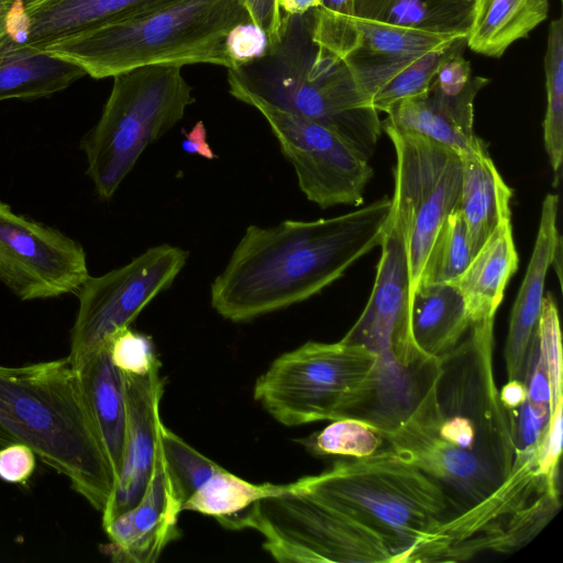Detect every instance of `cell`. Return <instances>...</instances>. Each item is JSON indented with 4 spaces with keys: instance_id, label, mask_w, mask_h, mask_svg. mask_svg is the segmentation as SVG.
I'll use <instances>...</instances> for the list:
<instances>
[{
    "instance_id": "obj_7",
    "label": "cell",
    "mask_w": 563,
    "mask_h": 563,
    "mask_svg": "<svg viewBox=\"0 0 563 563\" xmlns=\"http://www.w3.org/2000/svg\"><path fill=\"white\" fill-rule=\"evenodd\" d=\"M112 78L100 119L80 143L86 174L101 200L113 197L143 151L196 101L178 65H148Z\"/></svg>"
},
{
    "instance_id": "obj_8",
    "label": "cell",
    "mask_w": 563,
    "mask_h": 563,
    "mask_svg": "<svg viewBox=\"0 0 563 563\" xmlns=\"http://www.w3.org/2000/svg\"><path fill=\"white\" fill-rule=\"evenodd\" d=\"M376 363L364 345L310 341L273 361L254 398L288 427L352 418L369 396Z\"/></svg>"
},
{
    "instance_id": "obj_22",
    "label": "cell",
    "mask_w": 563,
    "mask_h": 563,
    "mask_svg": "<svg viewBox=\"0 0 563 563\" xmlns=\"http://www.w3.org/2000/svg\"><path fill=\"white\" fill-rule=\"evenodd\" d=\"M518 261L511 221L505 220L474 254L464 272L451 282L461 292L472 322L495 317Z\"/></svg>"
},
{
    "instance_id": "obj_25",
    "label": "cell",
    "mask_w": 563,
    "mask_h": 563,
    "mask_svg": "<svg viewBox=\"0 0 563 563\" xmlns=\"http://www.w3.org/2000/svg\"><path fill=\"white\" fill-rule=\"evenodd\" d=\"M85 75L74 63L23 46L9 31L0 35V101L48 97Z\"/></svg>"
},
{
    "instance_id": "obj_10",
    "label": "cell",
    "mask_w": 563,
    "mask_h": 563,
    "mask_svg": "<svg viewBox=\"0 0 563 563\" xmlns=\"http://www.w3.org/2000/svg\"><path fill=\"white\" fill-rule=\"evenodd\" d=\"M396 153L389 223L404 239L410 297L416 289L433 238L457 208L462 187V157L426 135L382 124Z\"/></svg>"
},
{
    "instance_id": "obj_40",
    "label": "cell",
    "mask_w": 563,
    "mask_h": 563,
    "mask_svg": "<svg viewBox=\"0 0 563 563\" xmlns=\"http://www.w3.org/2000/svg\"><path fill=\"white\" fill-rule=\"evenodd\" d=\"M499 397L505 409L522 405L527 399L525 383L518 379L508 380L499 391Z\"/></svg>"
},
{
    "instance_id": "obj_30",
    "label": "cell",
    "mask_w": 563,
    "mask_h": 563,
    "mask_svg": "<svg viewBox=\"0 0 563 563\" xmlns=\"http://www.w3.org/2000/svg\"><path fill=\"white\" fill-rule=\"evenodd\" d=\"M471 258L466 223L457 207L437 231L416 288L455 280L467 267Z\"/></svg>"
},
{
    "instance_id": "obj_42",
    "label": "cell",
    "mask_w": 563,
    "mask_h": 563,
    "mask_svg": "<svg viewBox=\"0 0 563 563\" xmlns=\"http://www.w3.org/2000/svg\"><path fill=\"white\" fill-rule=\"evenodd\" d=\"M283 14H302L319 5V0H278Z\"/></svg>"
},
{
    "instance_id": "obj_37",
    "label": "cell",
    "mask_w": 563,
    "mask_h": 563,
    "mask_svg": "<svg viewBox=\"0 0 563 563\" xmlns=\"http://www.w3.org/2000/svg\"><path fill=\"white\" fill-rule=\"evenodd\" d=\"M36 455L31 448L13 443L0 450V478L12 484H24L35 468Z\"/></svg>"
},
{
    "instance_id": "obj_4",
    "label": "cell",
    "mask_w": 563,
    "mask_h": 563,
    "mask_svg": "<svg viewBox=\"0 0 563 563\" xmlns=\"http://www.w3.org/2000/svg\"><path fill=\"white\" fill-rule=\"evenodd\" d=\"M22 443L101 511L115 478L68 357L0 365V450Z\"/></svg>"
},
{
    "instance_id": "obj_35",
    "label": "cell",
    "mask_w": 563,
    "mask_h": 563,
    "mask_svg": "<svg viewBox=\"0 0 563 563\" xmlns=\"http://www.w3.org/2000/svg\"><path fill=\"white\" fill-rule=\"evenodd\" d=\"M104 344L108 347L112 363L122 373H145L159 361L154 351L152 339L131 330L130 327H123L114 331Z\"/></svg>"
},
{
    "instance_id": "obj_24",
    "label": "cell",
    "mask_w": 563,
    "mask_h": 563,
    "mask_svg": "<svg viewBox=\"0 0 563 563\" xmlns=\"http://www.w3.org/2000/svg\"><path fill=\"white\" fill-rule=\"evenodd\" d=\"M462 157L459 208L466 223L472 257L493 231L510 220L512 190L504 181L487 146Z\"/></svg>"
},
{
    "instance_id": "obj_36",
    "label": "cell",
    "mask_w": 563,
    "mask_h": 563,
    "mask_svg": "<svg viewBox=\"0 0 563 563\" xmlns=\"http://www.w3.org/2000/svg\"><path fill=\"white\" fill-rule=\"evenodd\" d=\"M224 46L232 64L231 69H235L265 55L269 47V37L261 26L249 21L235 25L228 33Z\"/></svg>"
},
{
    "instance_id": "obj_32",
    "label": "cell",
    "mask_w": 563,
    "mask_h": 563,
    "mask_svg": "<svg viewBox=\"0 0 563 563\" xmlns=\"http://www.w3.org/2000/svg\"><path fill=\"white\" fill-rule=\"evenodd\" d=\"M384 439L371 423L357 418L333 420L302 444L318 455H341L361 459L378 452Z\"/></svg>"
},
{
    "instance_id": "obj_23",
    "label": "cell",
    "mask_w": 563,
    "mask_h": 563,
    "mask_svg": "<svg viewBox=\"0 0 563 563\" xmlns=\"http://www.w3.org/2000/svg\"><path fill=\"white\" fill-rule=\"evenodd\" d=\"M472 320L452 283L417 287L409 305L415 345L430 361L450 353L468 331Z\"/></svg>"
},
{
    "instance_id": "obj_3",
    "label": "cell",
    "mask_w": 563,
    "mask_h": 563,
    "mask_svg": "<svg viewBox=\"0 0 563 563\" xmlns=\"http://www.w3.org/2000/svg\"><path fill=\"white\" fill-rule=\"evenodd\" d=\"M312 10L283 14L279 37L265 55L228 69L230 95L314 121L336 133L364 159L383 128L345 62L312 37Z\"/></svg>"
},
{
    "instance_id": "obj_6",
    "label": "cell",
    "mask_w": 563,
    "mask_h": 563,
    "mask_svg": "<svg viewBox=\"0 0 563 563\" xmlns=\"http://www.w3.org/2000/svg\"><path fill=\"white\" fill-rule=\"evenodd\" d=\"M251 18L241 0H181L60 40L44 51L96 79L148 65L232 68L224 41Z\"/></svg>"
},
{
    "instance_id": "obj_11",
    "label": "cell",
    "mask_w": 563,
    "mask_h": 563,
    "mask_svg": "<svg viewBox=\"0 0 563 563\" xmlns=\"http://www.w3.org/2000/svg\"><path fill=\"white\" fill-rule=\"evenodd\" d=\"M189 252L169 244L147 249L130 263L98 277L89 276L77 292L79 307L67 356L78 371L118 329L172 286Z\"/></svg>"
},
{
    "instance_id": "obj_12",
    "label": "cell",
    "mask_w": 563,
    "mask_h": 563,
    "mask_svg": "<svg viewBox=\"0 0 563 563\" xmlns=\"http://www.w3.org/2000/svg\"><path fill=\"white\" fill-rule=\"evenodd\" d=\"M250 106L267 121L308 200L322 209L363 203L374 172L343 139L298 114L258 101Z\"/></svg>"
},
{
    "instance_id": "obj_1",
    "label": "cell",
    "mask_w": 563,
    "mask_h": 563,
    "mask_svg": "<svg viewBox=\"0 0 563 563\" xmlns=\"http://www.w3.org/2000/svg\"><path fill=\"white\" fill-rule=\"evenodd\" d=\"M494 318L473 322L405 416L378 430L389 449L442 490L449 537L498 493L514 463L509 419L493 368Z\"/></svg>"
},
{
    "instance_id": "obj_31",
    "label": "cell",
    "mask_w": 563,
    "mask_h": 563,
    "mask_svg": "<svg viewBox=\"0 0 563 563\" xmlns=\"http://www.w3.org/2000/svg\"><path fill=\"white\" fill-rule=\"evenodd\" d=\"M159 442L169 476L184 507L221 466L189 445L163 422L159 427Z\"/></svg>"
},
{
    "instance_id": "obj_15",
    "label": "cell",
    "mask_w": 563,
    "mask_h": 563,
    "mask_svg": "<svg viewBox=\"0 0 563 563\" xmlns=\"http://www.w3.org/2000/svg\"><path fill=\"white\" fill-rule=\"evenodd\" d=\"M369 299L342 341L361 344L377 355V368L422 372L427 360L413 343L409 325V269L406 245L388 222Z\"/></svg>"
},
{
    "instance_id": "obj_19",
    "label": "cell",
    "mask_w": 563,
    "mask_h": 563,
    "mask_svg": "<svg viewBox=\"0 0 563 563\" xmlns=\"http://www.w3.org/2000/svg\"><path fill=\"white\" fill-rule=\"evenodd\" d=\"M559 197L548 194L542 202L538 234L525 278L511 310L504 356L508 380H523L531 342L544 298L547 273L561 258L558 219Z\"/></svg>"
},
{
    "instance_id": "obj_13",
    "label": "cell",
    "mask_w": 563,
    "mask_h": 563,
    "mask_svg": "<svg viewBox=\"0 0 563 563\" xmlns=\"http://www.w3.org/2000/svg\"><path fill=\"white\" fill-rule=\"evenodd\" d=\"M89 277L84 247L0 201V282L19 299L77 294Z\"/></svg>"
},
{
    "instance_id": "obj_43",
    "label": "cell",
    "mask_w": 563,
    "mask_h": 563,
    "mask_svg": "<svg viewBox=\"0 0 563 563\" xmlns=\"http://www.w3.org/2000/svg\"><path fill=\"white\" fill-rule=\"evenodd\" d=\"M18 0H0V35L8 32L9 16Z\"/></svg>"
},
{
    "instance_id": "obj_14",
    "label": "cell",
    "mask_w": 563,
    "mask_h": 563,
    "mask_svg": "<svg viewBox=\"0 0 563 563\" xmlns=\"http://www.w3.org/2000/svg\"><path fill=\"white\" fill-rule=\"evenodd\" d=\"M312 16L313 40L345 62L369 103L377 91L418 58L459 38L355 15L323 14L314 9Z\"/></svg>"
},
{
    "instance_id": "obj_27",
    "label": "cell",
    "mask_w": 563,
    "mask_h": 563,
    "mask_svg": "<svg viewBox=\"0 0 563 563\" xmlns=\"http://www.w3.org/2000/svg\"><path fill=\"white\" fill-rule=\"evenodd\" d=\"M549 15V0H474L466 45L475 53L501 57L516 41L528 37Z\"/></svg>"
},
{
    "instance_id": "obj_41",
    "label": "cell",
    "mask_w": 563,
    "mask_h": 563,
    "mask_svg": "<svg viewBox=\"0 0 563 563\" xmlns=\"http://www.w3.org/2000/svg\"><path fill=\"white\" fill-rule=\"evenodd\" d=\"M314 10L329 15H353V0H319Z\"/></svg>"
},
{
    "instance_id": "obj_33",
    "label": "cell",
    "mask_w": 563,
    "mask_h": 563,
    "mask_svg": "<svg viewBox=\"0 0 563 563\" xmlns=\"http://www.w3.org/2000/svg\"><path fill=\"white\" fill-rule=\"evenodd\" d=\"M459 38L446 47L424 54L396 75L372 97L371 106L377 112L387 113L399 101L424 95L439 66L451 53Z\"/></svg>"
},
{
    "instance_id": "obj_9",
    "label": "cell",
    "mask_w": 563,
    "mask_h": 563,
    "mask_svg": "<svg viewBox=\"0 0 563 563\" xmlns=\"http://www.w3.org/2000/svg\"><path fill=\"white\" fill-rule=\"evenodd\" d=\"M219 522L228 529L256 530L278 562H396L377 534L297 489L295 482Z\"/></svg>"
},
{
    "instance_id": "obj_34",
    "label": "cell",
    "mask_w": 563,
    "mask_h": 563,
    "mask_svg": "<svg viewBox=\"0 0 563 563\" xmlns=\"http://www.w3.org/2000/svg\"><path fill=\"white\" fill-rule=\"evenodd\" d=\"M506 411L514 445V459L530 456L543 459L552 421L562 412V408L553 412L551 406L536 404L527 398L522 405Z\"/></svg>"
},
{
    "instance_id": "obj_16",
    "label": "cell",
    "mask_w": 563,
    "mask_h": 563,
    "mask_svg": "<svg viewBox=\"0 0 563 563\" xmlns=\"http://www.w3.org/2000/svg\"><path fill=\"white\" fill-rule=\"evenodd\" d=\"M161 367L158 361L145 373H122L126 402L124 452L113 492L102 510V526L133 508L150 483L162 424L159 407L164 378Z\"/></svg>"
},
{
    "instance_id": "obj_18",
    "label": "cell",
    "mask_w": 563,
    "mask_h": 563,
    "mask_svg": "<svg viewBox=\"0 0 563 563\" xmlns=\"http://www.w3.org/2000/svg\"><path fill=\"white\" fill-rule=\"evenodd\" d=\"M183 510L169 476L158 434L154 470L141 500L103 526L113 561L153 563L168 543L180 536L177 522Z\"/></svg>"
},
{
    "instance_id": "obj_26",
    "label": "cell",
    "mask_w": 563,
    "mask_h": 563,
    "mask_svg": "<svg viewBox=\"0 0 563 563\" xmlns=\"http://www.w3.org/2000/svg\"><path fill=\"white\" fill-rule=\"evenodd\" d=\"M353 15L442 36L466 37L474 0H353Z\"/></svg>"
},
{
    "instance_id": "obj_29",
    "label": "cell",
    "mask_w": 563,
    "mask_h": 563,
    "mask_svg": "<svg viewBox=\"0 0 563 563\" xmlns=\"http://www.w3.org/2000/svg\"><path fill=\"white\" fill-rule=\"evenodd\" d=\"M547 109L543 120V141L551 167L559 181L563 158V20L551 21L544 56Z\"/></svg>"
},
{
    "instance_id": "obj_39",
    "label": "cell",
    "mask_w": 563,
    "mask_h": 563,
    "mask_svg": "<svg viewBox=\"0 0 563 563\" xmlns=\"http://www.w3.org/2000/svg\"><path fill=\"white\" fill-rule=\"evenodd\" d=\"M181 148L188 154L199 155L207 159L217 157L207 141V130L202 121L196 122L192 129L185 134Z\"/></svg>"
},
{
    "instance_id": "obj_38",
    "label": "cell",
    "mask_w": 563,
    "mask_h": 563,
    "mask_svg": "<svg viewBox=\"0 0 563 563\" xmlns=\"http://www.w3.org/2000/svg\"><path fill=\"white\" fill-rule=\"evenodd\" d=\"M251 21L261 26L269 37V44L279 37L283 12L278 0H241Z\"/></svg>"
},
{
    "instance_id": "obj_21",
    "label": "cell",
    "mask_w": 563,
    "mask_h": 563,
    "mask_svg": "<svg viewBox=\"0 0 563 563\" xmlns=\"http://www.w3.org/2000/svg\"><path fill=\"white\" fill-rule=\"evenodd\" d=\"M77 372L86 402L117 481L122 466L126 430L123 374L112 363L106 344L89 356Z\"/></svg>"
},
{
    "instance_id": "obj_2",
    "label": "cell",
    "mask_w": 563,
    "mask_h": 563,
    "mask_svg": "<svg viewBox=\"0 0 563 563\" xmlns=\"http://www.w3.org/2000/svg\"><path fill=\"white\" fill-rule=\"evenodd\" d=\"M391 200L314 221L251 224L210 288L212 308L245 322L307 300L380 245Z\"/></svg>"
},
{
    "instance_id": "obj_5",
    "label": "cell",
    "mask_w": 563,
    "mask_h": 563,
    "mask_svg": "<svg viewBox=\"0 0 563 563\" xmlns=\"http://www.w3.org/2000/svg\"><path fill=\"white\" fill-rule=\"evenodd\" d=\"M297 489L383 539L396 562H432L450 519L440 487L390 449L336 462L301 477Z\"/></svg>"
},
{
    "instance_id": "obj_28",
    "label": "cell",
    "mask_w": 563,
    "mask_h": 563,
    "mask_svg": "<svg viewBox=\"0 0 563 563\" xmlns=\"http://www.w3.org/2000/svg\"><path fill=\"white\" fill-rule=\"evenodd\" d=\"M289 484L250 483L222 466L185 503L183 510L212 516L218 521L238 514L253 503L280 494Z\"/></svg>"
},
{
    "instance_id": "obj_17",
    "label": "cell",
    "mask_w": 563,
    "mask_h": 563,
    "mask_svg": "<svg viewBox=\"0 0 563 563\" xmlns=\"http://www.w3.org/2000/svg\"><path fill=\"white\" fill-rule=\"evenodd\" d=\"M179 1L18 0L9 18V32L23 46L44 51L57 41Z\"/></svg>"
},
{
    "instance_id": "obj_20",
    "label": "cell",
    "mask_w": 563,
    "mask_h": 563,
    "mask_svg": "<svg viewBox=\"0 0 563 563\" xmlns=\"http://www.w3.org/2000/svg\"><path fill=\"white\" fill-rule=\"evenodd\" d=\"M474 100L428 90L396 103L382 124L426 135L464 156L486 146L473 130Z\"/></svg>"
}]
</instances>
